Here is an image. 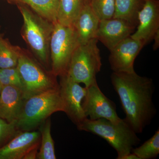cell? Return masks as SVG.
Wrapping results in <instances>:
<instances>
[{"label": "cell", "instance_id": "cell-1", "mask_svg": "<svg viewBox=\"0 0 159 159\" xmlns=\"http://www.w3.org/2000/svg\"><path fill=\"white\" fill-rule=\"evenodd\" d=\"M111 81L125 114L124 119L136 134L141 133L156 113L152 79L133 72H113Z\"/></svg>", "mask_w": 159, "mask_h": 159}, {"label": "cell", "instance_id": "cell-2", "mask_svg": "<svg viewBox=\"0 0 159 159\" xmlns=\"http://www.w3.org/2000/svg\"><path fill=\"white\" fill-rule=\"evenodd\" d=\"M79 130L97 135L105 140L116 151L117 159H122L131 152L134 146L140 143V139L124 119L114 123L106 119L90 120L86 118L77 126Z\"/></svg>", "mask_w": 159, "mask_h": 159}, {"label": "cell", "instance_id": "cell-3", "mask_svg": "<svg viewBox=\"0 0 159 159\" xmlns=\"http://www.w3.org/2000/svg\"><path fill=\"white\" fill-rule=\"evenodd\" d=\"M58 111L64 112L59 88L25 99L16 125L21 131L35 130L52 114Z\"/></svg>", "mask_w": 159, "mask_h": 159}, {"label": "cell", "instance_id": "cell-4", "mask_svg": "<svg viewBox=\"0 0 159 159\" xmlns=\"http://www.w3.org/2000/svg\"><path fill=\"white\" fill-rule=\"evenodd\" d=\"M18 7L24 20L23 36L40 61L47 65L54 23L40 16L23 4Z\"/></svg>", "mask_w": 159, "mask_h": 159}, {"label": "cell", "instance_id": "cell-5", "mask_svg": "<svg viewBox=\"0 0 159 159\" xmlns=\"http://www.w3.org/2000/svg\"><path fill=\"white\" fill-rule=\"evenodd\" d=\"M98 40L93 39L75 49L69 64L67 74L74 81L86 88L96 82L102 63Z\"/></svg>", "mask_w": 159, "mask_h": 159}, {"label": "cell", "instance_id": "cell-6", "mask_svg": "<svg viewBox=\"0 0 159 159\" xmlns=\"http://www.w3.org/2000/svg\"><path fill=\"white\" fill-rule=\"evenodd\" d=\"M78 45L77 34L73 26L64 25L57 21L54 23L50 52L51 73L54 76L60 77L67 74L71 57Z\"/></svg>", "mask_w": 159, "mask_h": 159}, {"label": "cell", "instance_id": "cell-7", "mask_svg": "<svg viewBox=\"0 0 159 159\" xmlns=\"http://www.w3.org/2000/svg\"><path fill=\"white\" fill-rule=\"evenodd\" d=\"M16 68L25 99L59 88L56 76L47 73L37 63L19 49Z\"/></svg>", "mask_w": 159, "mask_h": 159}, {"label": "cell", "instance_id": "cell-8", "mask_svg": "<svg viewBox=\"0 0 159 159\" xmlns=\"http://www.w3.org/2000/svg\"><path fill=\"white\" fill-rule=\"evenodd\" d=\"M59 90L64 105V112L77 126L87 118L83 109L82 101L86 94L82 87L67 74L60 76Z\"/></svg>", "mask_w": 159, "mask_h": 159}, {"label": "cell", "instance_id": "cell-9", "mask_svg": "<svg viewBox=\"0 0 159 159\" xmlns=\"http://www.w3.org/2000/svg\"><path fill=\"white\" fill-rule=\"evenodd\" d=\"M86 88L82 106L87 118L89 117L90 120L106 119L114 123L121 121L115 103L102 93L97 81Z\"/></svg>", "mask_w": 159, "mask_h": 159}, {"label": "cell", "instance_id": "cell-10", "mask_svg": "<svg viewBox=\"0 0 159 159\" xmlns=\"http://www.w3.org/2000/svg\"><path fill=\"white\" fill-rule=\"evenodd\" d=\"M144 44L131 36L126 38L110 50L109 61L113 72H134V62Z\"/></svg>", "mask_w": 159, "mask_h": 159}, {"label": "cell", "instance_id": "cell-11", "mask_svg": "<svg viewBox=\"0 0 159 159\" xmlns=\"http://www.w3.org/2000/svg\"><path fill=\"white\" fill-rule=\"evenodd\" d=\"M138 19L136 30L130 36L145 46L159 31V0H145Z\"/></svg>", "mask_w": 159, "mask_h": 159}, {"label": "cell", "instance_id": "cell-12", "mask_svg": "<svg viewBox=\"0 0 159 159\" xmlns=\"http://www.w3.org/2000/svg\"><path fill=\"white\" fill-rule=\"evenodd\" d=\"M136 29L135 26L121 19L112 18L100 20L96 39L110 51L130 36Z\"/></svg>", "mask_w": 159, "mask_h": 159}, {"label": "cell", "instance_id": "cell-13", "mask_svg": "<svg viewBox=\"0 0 159 159\" xmlns=\"http://www.w3.org/2000/svg\"><path fill=\"white\" fill-rule=\"evenodd\" d=\"M40 134L36 130L21 131L0 148V159H22L40 142Z\"/></svg>", "mask_w": 159, "mask_h": 159}, {"label": "cell", "instance_id": "cell-14", "mask_svg": "<svg viewBox=\"0 0 159 159\" xmlns=\"http://www.w3.org/2000/svg\"><path fill=\"white\" fill-rule=\"evenodd\" d=\"M25 100L21 89L12 85L2 86L0 93V118L9 122L17 121Z\"/></svg>", "mask_w": 159, "mask_h": 159}, {"label": "cell", "instance_id": "cell-15", "mask_svg": "<svg viewBox=\"0 0 159 159\" xmlns=\"http://www.w3.org/2000/svg\"><path fill=\"white\" fill-rule=\"evenodd\" d=\"M99 21L90 5L84 6L73 26L77 34L79 44H83L96 39Z\"/></svg>", "mask_w": 159, "mask_h": 159}, {"label": "cell", "instance_id": "cell-16", "mask_svg": "<svg viewBox=\"0 0 159 159\" xmlns=\"http://www.w3.org/2000/svg\"><path fill=\"white\" fill-rule=\"evenodd\" d=\"M85 0H58L57 21L67 26H73L74 22L87 5Z\"/></svg>", "mask_w": 159, "mask_h": 159}, {"label": "cell", "instance_id": "cell-17", "mask_svg": "<svg viewBox=\"0 0 159 159\" xmlns=\"http://www.w3.org/2000/svg\"><path fill=\"white\" fill-rule=\"evenodd\" d=\"M8 2L27 5L43 18L53 23L57 21L58 0H8Z\"/></svg>", "mask_w": 159, "mask_h": 159}, {"label": "cell", "instance_id": "cell-18", "mask_svg": "<svg viewBox=\"0 0 159 159\" xmlns=\"http://www.w3.org/2000/svg\"><path fill=\"white\" fill-rule=\"evenodd\" d=\"M145 0H115L116 10L113 18L121 19L137 27L138 14Z\"/></svg>", "mask_w": 159, "mask_h": 159}, {"label": "cell", "instance_id": "cell-19", "mask_svg": "<svg viewBox=\"0 0 159 159\" xmlns=\"http://www.w3.org/2000/svg\"><path fill=\"white\" fill-rule=\"evenodd\" d=\"M41 146L37 158L56 159L54 140L51 134V120L48 118L39 125Z\"/></svg>", "mask_w": 159, "mask_h": 159}, {"label": "cell", "instance_id": "cell-20", "mask_svg": "<svg viewBox=\"0 0 159 159\" xmlns=\"http://www.w3.org/2000/svg\"><path fill=\"white\" fill-rule=\"evenodd\" d=\"M19 49L13 47L7 40L0 36V69L16 67Z\"/></svg>", "mask_w": 159, "mask_h": 159}, {"label": "cell", "instance_id": "cell-21", "mask_svg": "<svg viewBox=\"0 0 159 159\" xmlns=\"http://www.w3.org/2000/svg\"><path fill=\"white\" fill-rule=\"evenodd\" d=\"M131 152L135 154L139 159H151L156 157L159 154V129L141 146L133 148Z\"/></svg>", "mask_w": 159, "mask_h": 159}, {"label": "cell", "instance_id": "cell-22", "mask_svg": "<svg viewBox=\"0 0 159 159\" xmlns=\"http://www.w3.org/2000/svg\"><path fill=\"white\" fill-rule=\"evenodd\" d=\"M89 5L99 20L114 17L116 10L115 0H91Z\"/></svg>", "mask_w": 159, "mask_h": 159}, {"label": "cell", "instance_id": "cell-23", "mask_svg": "<svg viewBox=\"0 0 159 159\" xmlns=\"http://www.w3.org/2000/svg\"><path fill=\"white\" fill-rule=\"evenodd\" d=\"M21 131L16 125V121L7 122L0 118V148L7 144Z\"/></svg>", "mask_w": 159, "mask_h": 159}, {"label": "cell", "instance_id": "cell-24", "mask_svg": "<svg viewBox=\"0 0 159 159\" xmlns=\"http://www.w3.org/2000/svg\"><path fill=\"white\" fill-rule=\"evenodd\" d=\"M0 84L2 86L12 85L22 90V83L16 67L0 69Z\"/></svg>", "mask_w": 159, "mask_h": 159}, {"label": "cell", "instance_id": "cell-25", "mask_svg": "<svg viewBox=\"0 0 159 159\" xmlns=\"http://www.w3.org/2000/svg\"><path fill=\"white\" fill-rule=\"evenodd\" d=\"M39 147H35L31 150L29 151L24 156L23 159H35L37 158L38 149Z\"/></svg>", "mask_w": 159, "mask_h": 159}, {"label": "cell", "instance_id": "cell-26", "mask_svg": "<svg viewBox=\"0 0 159 159\" xmlns=\"http://www.w3.org/2000/svg\"><path fill=\"white\" fill-rule=\"evenodd\" d=\"M153 40H154L153 49L154 51H156L158 48L159 47V31H158L155 35Z\"/></svg>", "mask_w": 159, "mask_h": 159}, {"label": "cell", "instance_id": "cell-27", "mask_svg": "<svg viewBox=\"0 0 159 159\" xmlns=\"http://www.w3.org/2000/svg\"><path fill=\"white\" fill-rule=\"evenodd\" d=\"M122 159H139V158L135 154L131 152L125 155Z\"/></svg>", "mask_w": 159, "mask_h": 159}, {"label": "cell", "instance_id": "cell-28", "mask_svg": "<svg viewBox=\"0 0 159 159\" xmlns=\"http://www.w3.org/2000/svg\"><path fill=\"white\" fill-rule=\"evenodd\" d=\"M86 3L87 4H89V5L90 3L91 0H85Z\"/></svg>", "mask_w": 159, "mask_h": 159}, {"label": "cell", "instance_id": "cell-29", "mask_svg": "<svg viewBox=\"0 0 159 159\" xmlns=\"http://www.w3.org/2000/svg\"><path fill=\"white\" fill-rule=\"evenodd\" d=\"M2 86L1 85V84H0V93H1V90H2Z\"/></svg>", "mask_w": 159, "mask_h": 159}, {"label": "cell", "instance_id": "cell-30", "mask_svg": "<svg viewBox=\"0 0 159 159\" xmlns=\"http://www.w3.org/2000/svg\"><path fill=\"white\" fill-rule=\"evenodd\" d=\"M6 1H8V0H6Z\"/></svg>", "mask_w": 159, "mask_h": 159}]
</instances>
